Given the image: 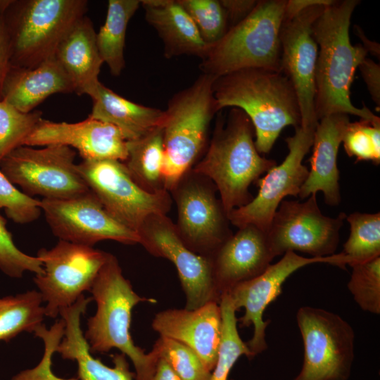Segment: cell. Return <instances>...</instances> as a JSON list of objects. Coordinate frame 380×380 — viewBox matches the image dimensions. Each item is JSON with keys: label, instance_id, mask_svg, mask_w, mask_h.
Wrapping results in <instances>:
<instances>
[{"label": "cell", "instance_id": "cell-1", "mask_svg": "<svg viewBox=\"0 0 380 380\" xmlns=\"http://www.w3.org/2000/svg\"><path fill=\"white\" fill-rule=\"evenodd\" d=\"M359 4L358 0L334 1L313 24L318 45L315 99L318 120L336 113L380 120L367 106L357 108L350 100L355 73L368 53L362 44L353 45L349 36L351 16Z\"/></svg>", "mask_w": 380, "mask_h": 380}, {"label": "cell", "instance_id": "cell-2", "mask_svg": "<svg viewBox=\"0 0 380 380\" xmlns=\"http://www.w3.org/2000/svg\"><path fill=\"white\" fill-rule=\"evenodd\" d=\"M213 89L218 112L227 107L237 108L249 118L260 153L271 151L284 127L300 126L296 91L280 71L239 70L217 77Z\"/></svg>", "mask_w": 380, "mask_h": 380}, {"label": "cell", "instance_id": "cell-3", "mask_svg": "<svg viewBox=\"0 0 380 380\" xmlns=\"http://www.w3.org/2000/svg\"><path fill=\"white\" fill-rule=\"evenodd\" d=\"M254 137L247 115L232 108L225 118L217 116L205 155L191 169L214 184L227 215L253 198L250 185L277 164L260 154Z\"/></svg>", "mask_w": 380, "mask_h": 380}, {"label": "cell", "instance_id": "cell-4", "mask_svg": "<svg viewBox=\"0 0 380 380\" xmlns=\"http://www.w3.org/2000/svg\"><path fill=\"white\" fill-rule=\"evenodd\" d=\"M96 311L90 317L84 333L91 353H107L118 349L135 368L136 380H151L158 360L153 350L145 353L137 346L130 334L132 311L142 302L156 300L139 296L127 279L115 256L108 253L90 289Z\"/></svg>", "mask_w": 380, "mask_h": 380}, {"label": "cell", "instance_id": "cell-5", "mask_svg": "<svg viewBox=\"0 0 380 380\" xmlns=\"http://www.w3.org/2000/svg\"><path fill=\"white\" fill-rule=\"evenodd\" d=\"M286 0H260L243 20L207 48L199 65L216 77L247 68L281 72L280 33Z\"/></svg>", "mask_w": 380, "mask_h": 380}, {"label": "cell", "instance_id": "cell-6", "mask_svg": "<svg viewBox=\"0 0 380 380\" xmlns=\"http://www.w3.org/2000/svg\"><path fill=\"white\" fill-rule=\"evenodd\" d=\"M217 77L202 73L168 101L163 125L165 189L171 191L205 150L208 129L218 113L213 94Z\"/></svg>", "mask_w": 380, "mask_h": 380}, {"label": "cell", "instance_id": "cell-7", "mask_svg": "<svg viewBox=\"0 0 380 380\" xmlns=\"http://www.w3.org/2000/svg\"><path fill=\"white\" fill-rule=\"evenodd\" d=\"M87 9L86 0H11L4 16L11 66L33 68L53 56L63 37Z\"/></svg>", "mask_w": 380, "mask_h": 380}, {"label": "cell", "instance_id": "cell-8", "mask_svg": "<svg viewBox=\"0 0 380 380\" xmlns=\"http://www.w3.org/2000/svg\"><path fill=\"white\" fill-rule=\"evenodd\" d=\"M303 362L293 380H348L354 360L355 333L341 316L303 306L296 314Z\"/></svg>", "mask_w": 380, "mask_h": 380}, {"label": "cell", "instance_id": "cell-9", "mask_svg": "<svg viewBox=\"0 0 380 380\" xmlns=\"http://www.w3.org/2000/svg\"><path fill=\"white\" fill-rule=\"evenodd\" d=\"M75 156L76 151L64 145L21 146L1 160L0 170L29 196L68 198L89 190L75 163Z\"/></svg>", "mask_w": 380, "mask_h": 380}, {"label": "cell", "instance_id": "cell-10", "mask_svg": "<svg viewBox=\"0 0 380 380\" xmlns=\"http://www.w3.org/2000/svg\"><path fill=\"white\" fill-rule=\"evenodd\" d=\"M77 167L89 189L106 211L137 233L148 217L166 215L170 208L167 191H146L132 179L122 161L83 160Z\"/></svg>", "mask_w": 380, "mask_h": 380}, {"label": "cell", "instance_id": "cell-11", "mask_svg": "<svg viewBox=\"0 0 380 380\" xmlns=\"http://www.w3.org/2000/svg\"><path fill=\"white\" fill-rule=\"evenodd\" d=\"M108 255L91 246L63 240L51 249H39L37 257L44 272L35 275L34 282L46 303L45 316L56 318L84 291H90Z\"/></svg>", "mask_w": 380, "mask_h": 380}, {"label": "cell", "instance_id": "cell-12", "mask_svg": "<svg viewBox=\"0 0 380 380\" xmlns=\"http://www.w3.org/2000/svg\"><path fill=\"white\" fill-rule=\"evenodd\" d=\"M217 189L208 178L191 170L171 191L177 208V230L194 253L210 258L233 234Z\"/></svg>", "mask_w": 380, "mask_h": 380}, {"label": "cell", "instance_id": "cell-13", "mask_svg": "<svg viewBox=\"0 0 380 380\" xmlns=\"http://www.w3.org/2000/svg\"><path fill=\"white\" fill-rule=\"evenodd\" d=\"M315 128L299 126L293 136L285 139L289 149L286 158L256 182L258 192L248 203L228 213L231 224L238 228L253 224L267 232L281 202L288 196L297 197L308 178L309 170L303 160L312 147Z\"/></svg>", "mask_w": 380, "mask_h": 380}, {"label": "cell", "instance_id": "cell-14", "mask_svg": "<svg viewBox=\"0 0 380 380\" xmlns=\"http://www.w3.org/2000/svg\"><path fill=\"white\" fill-rule=\"evenodd\" d=\"M346 218L344 213L336 217L323 215L316 194H311L304 202L283 200L267 233L275 256L298 251L312 258L327 257L337 248Z\"/></svg>", "mask_w": 380, "mask_h": 380}, {"label": "cell", "instance_id": "cell-15", "mask_svg": "<svg viewBox=\"0 0 380 380\" xmlns=\"http://www.w3.org/2000/svg\"><path fill=\"white\" fill-rule=\"evenodd\" d=\"M139 243L151 255L164 258L175 266L185 293L186 309L194 310L209 302L220 303L210 258L198 255L183 242L166 215L148 217L137 231Z\"/></svg>", "mask_w": 380, "mask_h": 380}, {"label": "cell", "instance_id": "cell-16", "mask_svg": "<svg viewBox=\"0 0 380 380\" xmlns=\"http://www.w3.org/2000/svg\"><path fill=\"white\" fill-rule=\"evenodd\" d=\"M318 262L346 269L350 260L341 252L322 258H305L293 251H287L261 274L234 286L226 293L236 310L245 309L243 316L238 319L240 326H253V336L246 344L254 356L267 348L265 330L270 321H265L262 317L266 308L281 293L284 282L291 274L304 266Z\"/></svg>", "mask_w": 380, "mask_h": 380}, {"label": "cell", "instance_id": "cell-17", "mask_svg": "<svg viewBox=\"0 0 380 380\" xmlns=\"http://www.w3.org/2000/svg\"><path fill=\"white\" fill-rule=\"evenodd\" d=\"M40 201L46 220L59 240L91 247L105 240L128 245L139 242L138 234L110 215L90 190L68 198Z\"/></svg>", "mask_w": 380, "mask_h": 380}, {"label": "cell", "instance_id": "cell-18", "mask_svg": "<svg viewBox=\"0 0 380 380\" xmlns=\"http://www.w3.org/2000/svg\"><path fill=\"white\" fill-rule=\"evenodd\" d=\"M326 6L316 4L307 7L293 18L284 19L281 29V72L294 88L300 107V126L305 127L315 128L319 122L315 110L318 45L312 26Z\"/></svg>", "mask_w": 380, "mask_h": 380}, {"label": "cell", "instance_id": "cell-19", "mask_svg": "<svg viewBox=\"0 0 380 380\" xmlns=\"http://www.w3.org/2000/svg\"><path fill=\"white\" fill-rule=\"evenodd\" d=\"M60 144L76 149L83 160L114 159L125 162L127 141L115 126L94 118L68 123L42 119L24 146Z\"/></svg>", "mask_w": 380, "mask_h": 380}, {"label": "cell", "instance_id": "cell-20", "mask_svg": "<svg viewBox=\"0 0 380 380\" xmlns=\"http://www.w3.org/2000/svg\"><path fill=\"white\" fill-rule=\"evenodd\" d=\"M274 257L267 232L253 224L239 227L210 257L220 296L261 274Z\"/></svg>", "mask_w": 380, "mask_h": 380}, {"label": "cell", "instance_id": "cell-21", "mask_svg": "<svg viewBox=\"0 0 380 380\" xmlns=\"http://www.w3.org/2000/svg\"><path fill=\"white\" fill-rule=\"evenodd\" d=\"M152 329L191 348L211 372L218 355L222 329L219 303L209 302L194 309H167L156 314Z\"/></svg>", "mask_w": 380, "mask_h": 380}, {"label": "cell", "instance_id": "cell-22", "mask_svg": "<svg viewBox=\"0 0 380 380\" xmlns=\"http://www.w3.org/2000/svg\"><path fill=\"white\" fill-rule=\"evenodd\" d=\"M350 122L346 114L336 113L321 118L315 129L310 169L298 196L309 197L322 191L325 203L336 206L341 201L338 148Z\"/></svg>", "mask_w": 380, "mask_h": 380}, {"label": "cell", "instance_id": "cell-23", "mask_svg": "<svg viewBox=\"0 0 380 380\" xmlns=\"http://www.w3.org/2000/svg\"><path fill=\"white\" fill-rule=\"evenodd\" d=\"M91 300V297L82 295L73 305L60 311L65 327L56 352L65 360L77 362L78 380H133L135 374L129 370L124 354L112 355L113 367L92 356L81 328V317Z\"/></svg>", "mask_w": 380, "mask_h": 380}, {"label": "cell", "instance_id": "cell-24", "mask_svg": "<svg viewBox=\"0 0 380 380\" xmlns=\"http://www.w3.org/2000/svg\"><path fill=\"white\" fill-rule=\"evenodd\" d=\"M58 93H75V87L53 56L33 68L11 66L4 82L2 100L29 113Z\"/></svg>", "mask_w": 380, "mask_h": 380}, {"label": "cell", "instance_id": "cell-25", "mask_svg": "<svg viewBox=\"0 0 380 380\" xmlns=\"http://www.w3.org/2000/svg\"><path fill=\"white\" fill-rule=\"evenodd\" d=\"M54 56L75 87L78 95H89L100 82L103 63L97 48L96 32L84 15L69 30L58 45Z\"/></svg>", "mask_w": 380, "mask_h": 380}, {"label": "cell", "instance_id": "cell-26", "mask_svg": "<svg viewBox=\"0 0 380 380\" xmlns=\"http://www.w3.org/2000/svg\"><path fill=\"white\" fill-rule=\"evenodd\" d=\"M145 18L163 42L166 58L183 55L203 57L208 46L177 0H141Z\"/></svg>", "mask_w": 380, "mask_h": 380}, {"label": "cell", "instance_id": "cell-27", "mask_svg": "<svg viewBox=\"0 0 380 380\" xmlns=\"http://www.w3.org/2000/svg\"><path fill=\"white\" fill-rule=\"evenodd\" d=\"M89 96L93 103L89 116L115 126L127 141L138 139L163 125L165 110L131 101L101 82Z\"/></svg>", "mask_w": 380, "mask_h": 380}, {"label": "cell", "instance_id": "cell-28", "mask_svg": "<svg viewBox=\"0 0 380 380\" xmlns=\"http://www.w3.org/2000/svg\"><path fill=\"white\" fill-rule=\"evenodd\" d=\"M127 147L124 163L135 182L149 192L166 191L163 126L138 139L127 141Z\"/></svg>", "mask_w": 380, "mask_h": 380}, {"label": "cell", "instance_id": "cell-29", "mask_svg": "<svg viewBox=\"0 0 380 380\" xmlns=\"http://www.w3.org/2000/svg\"><path fill=\"white\" fill-rule=\"evenodd\" d=\"M140 5L139 0H109L105 23L96 32L100 57L114 76H119L125 68L127 28Z\"/></svg>", "mask_w": 380, "mask_h": 380}, {"label": "cell", "instance_id": "cell-30", "mask_svg": "<svg viewBox=\"0 0 380 380\" xmlns=\"http://www.w3.org/2000/svg\"><path fill=\"white\" fill-rule=\"evenodd\" d=\"M43 303L36 290L0 298V342H8L23 332L34 333L43 324Z\"/></svg>", "mask_w": 380, "mask_h": 380}, {"label": "cell", "instance_id": "cell-31", "mask_svg": "<svg viewBox=\"0 0 380 380\" xmlns=\"http://www.w3.org/2000/svg\"><path fill=\"white\" fill-rule=\"evenodd\" d=\"M220 305L222 319V338L217 359L210 380H228L232 368L241 356L246 355L250 359L254 357L239 334L236 310L228 294L222 295Z\"/></svg>", "mask_w": 380, "mask_h": 380}, {"label": "cell", "instance_id": "cell-32", "mask_svg": "<svg viewBox=\"0 0 380 380\" xmlns=\"http://www.w3.org/2000/svg\"><path fill=\"white\" fill-rule=\"evenodd\" d=\"M350 234L341 252L351 266L380 256V213L355 212L346 216Z\"/></svg>", "mask_w": 380, "mask_h": 380}, {"label": "cell", "instance_id": "cell-33", "mask_svg": "<svg viewBox=\"0 0 380 380\" xmlns=\"http://www.w3.org/2000/svg\"><path fill=\"white\" fill-rule=\"evenodd\" d=\"M42 113H25L12 105L0 101V162L24 143L42 119Z\"/></svg>", "mask_w": 380, "mask_h": 380}, {"label": "cell", "instance_id": "cell-34", "mask_svg": "<svg viewBox=\"0 0 380 380\" xmlns=\"http://www.w3.org/2000/svg\"><path fill=\"white\" fill-rule=\"evenodd\" d=\"M196 26L208 46L220 41L229 28L227 15L220 0H177Z\"/></svg>", "mask_w": 380, "mask_h": 380}, {"label": "cell", "instance_id": "cell-35", "mask_svg": "<svg viewBox=\"0 0 380 380\" xmlns=\"http://www.w3.org/2000/svg\"><path fill=\"white\" fill-rule=\"evenodd\" d=\"M182 380H210L211 372L191 348L174 339L159 336L153 349Z\"/></svg>", "mask_w": 380, "mask_h": 380}, {"label": "cell", "instance_id": "cell-36", "mask_svg": "<svg viewBox=\"0 0 380 380\" xmlns=\"http://www.w3.org/2000/svg\"><path fill=\"white\" fill-rule=\"evenodd\" d=\"M348 289L364 311L380 314V256L350 266Z\"/></svg>", "mask_w": 380, "mask_h": 380}, {"label": "cell", "instance_id": "cell-37", "mask_svg": "<svg viewBox=\"0 0 380 380\" xmlns=\"http://www.w3.org/2000/svg\"><path fill=\"white\" fill-rule=\"evenodd\" d=\"M345 151L356 161L369 160L375 165L380 163V120L361 119L349 122L343 141Z\"/></svg>", "mask_w": 380, "mask_h": 380}, {"label": "cell", "instance_id": "cell-38", "mask_svg": "<svg viewBox=\"0 0 380 380\" xmlns=\"http://www.w3.org/2000/svg\"><path fill=\"white\" fill-rule=\"evenodd\" d=\"M0 270L7 276L20 278L25 272L36 274L44 272L42 261L21 251L14 243L6 221L0 214Z\"/></svg>", "mask_w": 380, "mask_h": 380}, {"label": "cell", "instance_id": "cell-39", "mask_svg": "<svg viewBox=\"0 0 380 380\" xmlns=\"http://www.w3.org/2000/svg\"><path fill=\"white\" fill-rule=\"evenodd\" d=\"M17 224L31 223L41 215V201L18 189L0 170V209Z\"/></svg>", "mask_w": 380, "mask_h": 380}, {"label": "cell", "instance_id": "cell-40", "mask_svg": "<svg viewBox=\"0 0 380 380\" xmlns=\"http://www.w3.org/2000/svg\"><path fill=\"white\" fill-rule=\"evenodd\" d=\"M64 322L59 319L50 329L42 324L34 332L44 344V352L39 363L32 369L22 371L13 376L11 380H78L63 379L55 375L51 370V360L64 334Z\"/></svg>", "mask_w": 380, "mask_h": 380}, {"label": "cell", "instance_id": "cell-41", "mask_svg": "<svg viewBox=\"0 0 380 380\" xmlns=\"http://www.w3.org/2000/svg\"><path fill=\"white\" fill-rule=\"evenodd\" d=\"M362 77L372 99L378 106H380V65L373 60L366 58L359 65Z\"/></svg>", "mask_w": 380, "mask_h": 380}, {"label": "cell", "instance_id": "cell-42", "mask_svg": "<svg viewBox=\"0 0 380 380\" xmlns=\"http://www.w3.org/2000/svg\"><path fill=\"white\" fill-rule=\"evenodd\" d=\"M7 6L0 8V101L2 100V88L4 80L11 68L10 39L4 16Z\"/></svg>", "mask_w": 380, "mask_h": 380}, {"label": "cell", "instance_id": "cell-43", "mask_svg": "<svg viewBox=\"0 0 380 380\" xmlns=\"http://www.w3.org/2000/svg\"><path fill=\"white\" fill-rule=\"evenodd\" d=\"M227 15L229 27L247 17L255 7L256 0H220Z\"/></svg>", "mask_w": 380, "mask_h": 380}, {"label": "cell", "instance_id": "cell-44", "mask_svg": "<svg viewBox=\"0 0 380 380\" xmlns=\"http://www.w3.org/2000/svg\"><path fill=\"white\" fill-rule=\"evenodd\" d=\"M334 0H287L285 6L284 20H289L307 7L316 5H330Z\"/></svg>", "mask_w": 380, "mask_h": 380}, {"label": "cell", "instance_id": "cell-45", "mask_svg": "<svg viewBox=\"0 0 380 380\" xmlns=\"http://www.w3.org/2000/svg\"><path fill=\"white\" fill-rule=\"evenodd\" d=\"M151 380H182L163 358H159Z\"/></svg>", "mask_w": 380, "mask_h": 380}, {"label": "cell", "instance_id": "cell-46", "mask_svg": "<svg viewBox=\"0 0 380 380\" xmlns=\"http://www.w3.org/2000/svg\"><path fill=\"white\" fill-rule=\"evenodd\" d=\"M354 31L357 36L362 42V46L367 51L373 56L378 57L379 58L380 56V46L379 44L376 42L370 41L366 36L362 28L357 25H354Z\"/></svg>", "mask_w": 380, "mask_h": 380}]
</instances>
